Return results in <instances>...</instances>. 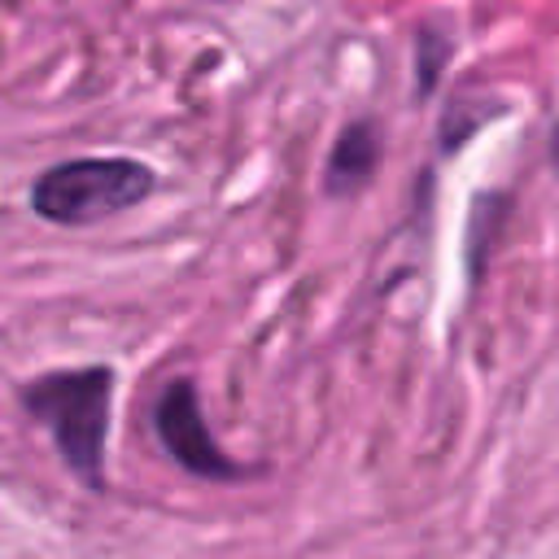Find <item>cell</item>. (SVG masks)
I'll return each mask as SVG.
<instances>
[{
    "mask_svg": "<svg viewBox=\"0 0 559 559\" xmlns=\"http://www.w3.org/2000/svg\"><path fill=\"white\" fill-rule=\"evenodd\" d=\"M17 402L35 424H44L66 459V467L87 485H105V437H109V402L114 371L109 367H66L44 371L17 389Z\"/></svg>",
    "mask_w": 559,
    "mask_h": 559,
    "instance_id": "1",
    "label": "cell"
},
{
    "mask_svg": "<svg viewBox=\"0 0 559 559\" xmlns=\"http://www.w3.org/2000/svg\"><path fill=\"white\" fill-rule=\"evenodd\" d=\"M148 192L153 170L135 157H74L31 183V210L57 227H87L140 205Z\"/></svg>",
    "mask_w": 559,
    "mask_h": 559,
    "instance_id": "2",
    "label": "cell"
},
{
    "mask_svg": "<svg viewBox=\"0 0 559 559\" xmlns=\"http://www.w3.org/2000/svg\"><path fill=\"white\" fill-rule=\"evenodd\" d=\"M153 428H157V441L166 445V454H170L183 472L205 476V480H236V476H240V463H231V459L223 454V445L214 441V432L205 428L192 380H170V384L157 393Z\"/></svg>",
    "mask_w": 559,
    "mask_h": 559,
    "instance_id": "3",
    "label": "cell"
},
{
    "mask_svg": "<svg viewBox=\"0 0 559 559\" xmlns=\"http://www.w3.org/2000/svg\"><path fill=\"white\" fill-rule=\"evenodd\" d=\"M376 166H380V127L371 118H358L336 135L323 183L332 197H349L376 175Z\"/></svg>",
    "mask_w": 559,
    "mask_h": 559,
    "instance_id": "4",
    "label": "cell"
},
{
    "mask_svg": "<svg viewBox=\"0 0 559 559\" xmlns=\"http://www.w3.org/2000/svg\"><path fill=\"white\" fill-rule=\"evenodd\" d=\"M450 35L437 26V22H424L419 26V35H415V70H419V96H428L432 87H437V79H441V70H445V61H450Z\"/></svg>",
    "mask_w": 559,
    "mask_h": 559,
    "instance_id": "5",
    "label": "cell"
}]
</instances>
